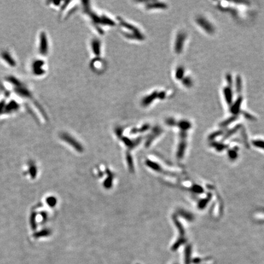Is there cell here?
Returning a JSON list of instances; mask_svg holds the SVG:
<instances>
[{"instance_id": "obj_8", "label": "cell", "mask_w": 264, "mask_h": 264, "mask_svg": "<svg viewBox=\"0 0 264 264\" xmlns=\"http://www.w3.org/2000/svg\"><path fill=\"white\" fill-rule=\"evenodd\" d=\"M242 97H240L238 99H237L235 102L232 105V107L230 108L231 112L234 114L235 115L237 113H239L240 110V107L242 103Z\"/></svg>"}, {"instance_id": "obj_14", "label": "cell", "mask_w": 264, "mask_h": 264, "mask_svg": "<svg viewBox=\"0 0 264 264\" xmlns=\"http://www.w3.org/2000/svg\"><path fill=\"white\" fill-rule=\"evenodd\" d=\"M236 88H237V91L238 92H240L242 90V79L240 78V76H238L236 80Z\"/></svg>"}, {"instance_id": "obj_13", "label": "cell", "mask_w": 264, "mask_h": 264, "mask_svg": "<svg viewBox=\"0 0 264 264\" xmlns=\"http://www.w3.org/2000/svg\"><path fill=\"white\" fill-rule=\"evenodd\" d=\"M191 250L190 248H187L186 251H185V264H190V262H191V259H190V256H191Z\"/></svg>"}, {"instance_id": "obj_11", "label": "cell", "mask_w": 264, "mask_h": 264, "mask_svg": "<svg viewBox=\"0 0 264 264\" xmlns=\"http://www.w3.org/2000/svg\"><path fill=\"white\" fill-rule=\"evenodd\" d=\"M146 8L148 9H165L166 8V4L163 3H161V2H153V3H150V4H148L146 6Z\"/></svg>"}, {"instance_id": "obj_7", "label": "cell", "mask_w": 264, "mask_h": 264, "mask_svg": "<svg viewBox=\"0 0 264 264\" xmlns=\"http://www.w3.org/2000/svg\"><path fill=\"white\" fill-rule=\"evenodd\" d=\"M20 107V105L15 101H12L9 102V103L6 104L5 105V108L4 110L5 114L6 113H12L13 112L17 111Z\"/></svg>"}, {"instance_id": "obj_16", "label": "cell", "mask_w": 264, "mask_h": 264, "mask_svg": "<svg viewBox=\"0 0 264 264\" xmlns=\"http://www.w3.org/2000/svg\"><path fill=\"white\" fill-rule=\"evenodd\" d=\"M5 105H6V102H5L3 100L0 101V114L4 113Z\"/></svg>"}, {"instance_id": "obj_9", "label": "cell", "mask_w": 264, "mask_h": 264, "mask_svg": "<svg viewBox=\"0 0 264 264\" xmlns=\"http://www.w3.org/2000/svg\"><path fill=\"white\" fill-rule=\"evenodd\" d=\"M91 47H92V49L94 53V54L95 55L99 56L100 55V51H101V50H100L101 43H100V41L98 40H97V39L92 40V41L91 42Z\"/></svg>"}, {"instance_id": "obj_1", "label": "cell", "mask_w": 264, "mask_h": 264, "mask_svg": "<svg viewBox=\"0 0 264 264\" xmlns=\"http://www.w3.org/2000/svg\"><path fill=\"white\" fill-rule=\"evenodd\" d=\"M48 39L45 32H42L40 34L39 42V52L42 56H47L48 52Z\"/></svg>"}, {"instance_id": "obj_2", "label": "cell", "mask_w": 264, "mask_h": 264, "mask_svg": "<svg viewBox=\"0 0 264 264\" xmlns=\"http://www.w3.org/2000/svg\"><path fill=\"white\" fill-rule=\"evenodd\" d=\"M185 39L186 34L184 32L180 31L177 34L174 44V50L177 54H179L180 52H182Z\"/></svg>"}, {"instance_id": "obj_12", "label": "cell", "mask_w": 264, "mask_h": 264, "mask_svg": "<svg viewBox=\"0 0 264 264\" xmlns=\"http://www.w3.org/2000/svg\"><path fill=\"white\" fill-rule=\"evenodd\" d=\"M184 72H185V70L183 67L180 66L177 68L175 71V78L177 79V80H181V79H183V77L184 76Z\"/></svg>"}, {"instance_id": "obj_3", "label": "cell", "mask_w": 264, "mask_h": 264, "mask_svg": "<svg viewBox=\"0 0 264 264\" xmlns=\"http://www.w3.org/2000/svg\"><path fill=\"white\" fill-rule=\"evenodd\" d=\"M198 24L201 26L202 28H203L207 33L212 34L214 33V27L213 25L211 24L207 19L199 17L196 19Z\"/></svg>"}, {"instance_id": "obj_15", "label": "cell", "mask_w": 264, "mask_h": 264, "mask_svg": "<svg viewBox=\"0 0 264 264\" xmlns=\"http://www.w3.org/2000/svg\"><path fill=\"white\" fill-rule=\"evenodd\" d=\"M183 84L185 86L190 87L192 85V84H193L192 80L189 77L185 78L183 80Z\"/></svg>"}, {"instance_id": "obj_4", "label": "cell", "mask_w": 264, "mask_h": 264, "mask_svg": "<svg viewBox=\"0 0 264 264\" xmlns=\"http://www.w3.org/2000/svg\"><path fill=\"white\" fill-rule=\"evenodd\" d=\"M45 63L42 60H38L33 62L32 64V70L34 75L36 76H41L44 74L45 70L43 69Z\"/></svg>"}, {"instance_id": "obj_6", "label": "cell", "mask_w": 264, "mask_h": 264, "mask_svg": "<svg viewBox=\"0 0 264 264\" xmlns=\"http://www.w3.org/2000/svg\"><path fill=\"white\" fill-rule=\"evenodd\" d=\"M1 58L10 67H14L16 66L17 63L9 51L6 50L3 51L1 53Z\"/></svg>"}, {"instance_id": "obj_5", "label": "cell", "mask_w": 264, "mask_h": 264, "mask_svg": "<svg viewBox=\"0 0 264 264\" xmlns=\"http://www.w3.org/2000/svg\"><path fill=\"white\" fill-rule=\"evenodd\" d=\"M15 89V93L21 97H23L24 98H32V93L31 92V91L26 88L23 85L18 86V87H16L14 88Z\"/></svg>"}, {"instance_id": "obj_10", "label": "cell", "mask_w": 264, "mask_h": 264, "mask_svg": "<svg viewBox=\"0 0 264 264\" xmlns=\"http://www.w3.org/2000/svg\"><path fill=\"white\" fill-rule=\"evenodd\" d=\"M224 94L226 98L227 103L231 105L233 99V94L231 89V87H226L224 89Z\"/></svg>"}]
</instances>
